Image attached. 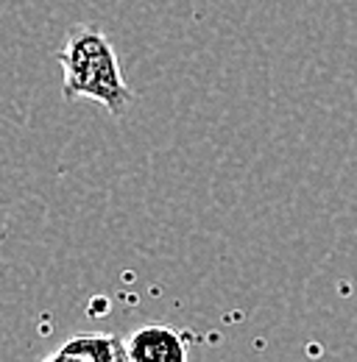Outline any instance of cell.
Instances as JSON below:
<instances>
[{"instance_id":"6da1fadb","label":"cell","mask_w":357,"mask_h":362,"mask_svg":"<svg viewBox=\"0 0 357 362\" xmlns=\"http://www.w3.org/2000/svg\"><path fill=\"white\" fill-rule=\"evenodd\" d=\"M62 64V98L95 100L112 117H123L134 106L137 95L129 90L115 45L95 23L70 25L56 53Z\"/></svg>"},{"instance_id":"7a4b0ae2","label":"cell","mask_w":357,"mask_h":362,"mask_svg":"<svg viewBox=\"0 0 357 362\" xmlns=\"http://www.w3.org/2000/svg\"><path fill=\"white\" fill-rule=\"evenodd\" d=\"M126 362H187L184 337L162 323H148L126 337Z\"/></svg>"},{"instance_id":"3957f363","label":"cell","mask_w":357,"mask_h":362,"mask_svg":"<svg viewBox=\"0 0 357 362\" xmlns=\"http://www.w3.org/2000/svg\"><path fill=\"white\" fill-rule=\"evenodd\" d=\"M115 340L109 337H79V340H70L59 357L70 362H112L115 360Z\"/></svg>"}]
</instances>
